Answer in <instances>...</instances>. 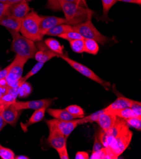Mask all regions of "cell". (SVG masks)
<instances>
[{"mask_svg":"<svg viewBox=\"0 0 141 159\" xmlns=\"http://www.w3.org/2000/svg\"><path fill=\"white\" fill-rule=\"evenodd\" d=\"M132 136L133 133L127 124L113 138L110 144L106 148L111 152L115 159L118 158L126 150L130 143Z\"/></svg>","mask_w":141,"mask_h":159,"instance_id":"4","label":"cell"},{"mask_svg":"<svg viewBox=\"0 0 141 159\" xmlns=\"http://www.w3.org/2000/svg\"><path fill=\"white\" fill-rule=\"evenodd\" d=\"M50 134L48 136V143L50 145L56 150L67 145V138L62 133L54 127H48Z\"/></svg>","mask_w":141,"mask_h":159,"instance_id":"10","label":"cell"},{"mask_svg":"<svg viewBox=\"0 0 141 159\" xmlns=\"http://www.w3.org/2000/svg\"><path fill=\"white\" fill-rule=\"evenodd\" d=\"M22 112V110H18L12 103L5 108L0 114L2 115L4 120L10 125L15 126Z\"/></svg>","mask_w":141,"mask_h":159,"instance_id":"14","label":"cell"},{"mask_svg":"<svg viewBox=\"0 0 141 159\" xmlns=\"http://www.w3.org/2000/svg\"><path fill=\"white\" fill-rule=\"evenodd\" d=\"M53 100L54 99H42L28 102H18L16 100L13 104L18 110L32 109L36 110L43 107L48 108L52 104Z\"/></svg>","mask_w":141,"mask_h":159,"instance_id":"9","label":"cell"},{"mask_svg":"<svg viewBox=\"0 0 141 159\" xmlns=\"http://www.w3.org/2000/svg\"><path fill=\"white\" fill-rule=\"evenodd\" d=\"M131 99L125 98L124 97H120L111 103L109 106L104 108L106 111L109 112H114V111L123 109L125 108H129L131 103Z\"/></svg>","mask_w":141,"mask_h":159,"instance_id":"17","label":"cell"},{"mask_svg":"<svg viewBox=\"0 0 141 159\" xmlns=\"http://www.w3.org/2000/svg\"><path fill=\"white\" fill-rule=\"evenodd\" d=\"M44 44L47 46V48L51 51L61 55H64V46L61 45L56 39L53 38H48L45 40Z\"/></svg>","mask_w":141,"mask_h":159,"instance_id":"20","label":"cell"},{"mask_svg":"<svg viewBox=\"0 0 141 159\" xmlns=\"http://www.w3.org/2000/svg\"><path fill=\"white\" fill-rule=\"evenodd\" d=\"M7 122L4 120L3 119L2 115L0 114V132L2 131V130L5 128V126L7 125Z\"/></svg>","mask_w":141,"mask_h":159,"instance_id":"45","label":"cell"},{"mask_svg":"<svg viewBox=\"0 0 141 159\" xmlns=\"http://www.w3.org/2000/svg\"><path fill=\"white\" fill-rule=\"evenodd\" d=\"M58 37L61 38L62 39L68 40L69 41H73V40H76V39H84L79 33H77V31H75V30L70 31V32H68V33H66L65 34H61Z\"/></svg>","mask_w":141,"mask_h":159,"instance_id":"31","label":"cell"},{"mask_svg":"<svg viewBox=\"0 0 141 159\" xmlns=\"http://www.w3.org/2000/svg\"><path fill=\"white\" fill-rule=\"evenodd\" d=\"M31 11L27 2H21L10 5L7 10L6 15H11L18 19H22Z\"/></svg>","mask_w":141,"mask_h":159,"instance_id":"12","label":"cell"},{"mask_svg":"<svg viewBox=\"0 0 141 159\" xmlns=\"http://www.w3.org/2000/svg\"><path fill=\"white\" fill-rule=\"evenodd\" d=\"M61 10L64 11L67 24L76 25L85 22L93 11L89 8H86L77 4L59 0Z\"/></svg>","mask_w":141,"mask_h":159,"instance_id":"1","label":"cell"},{"mask_svg":"<svg viewBox=\"0 0 141 159\" xmlns=\"http://www.w3.org/2000/svg\"><path fill=\"white\" fill-rule=\"evenodd\" d=\"M114 114L116 116L120 117L124 120H127L129 118L137 116L130 108H125L123 109L118 110L114 111V112H111Z\"/></svg>","mask_w":141,"mask_h":159,"instance_id":"26","label":"cell"},{"mask_svg":"<svg viewBox=\"0 0 141 159\" xmlns=\"http://www.w3.org/2000/svg\"><path fill=\"white\" fill-rule=\"evenodd\" d=\"M56 151L58 153V155L61 159H69V156H68V152H67V145L64 146L62 148L57 150Z\"/></svg>","mask_w":141,"mask_h":159,"instance_id":"38","label":"cell"},{"mask_svg":"<svg viewBox=\"0 0 141 159\" xmlns=\"http://www.w3.org/2000/svg\"><path fill=\"white\" fill-rule=\"evenodd\" d=\"M69 42L73 52L77 53H82L84 52V39L73 40Z\"/></svg>","mask_w":141,"mask_h":159,"instance_id":"27","label":"cell"},{"mask_svg":"<svg viewBox=\"0 0 141 159\" xmlns=\"http://www.w3.org/2000/svg\"><path fill=\"white\" fill-rule=\"evenodd\" d=\"M103 4V20H107L109 11L118 2L117 0H101Z\"/></svg>","mask_w":141,"mask_h":159,"instance_id":"29","label":"cell"},{"mask_svg":"<svg viewBox=\"0 0 141 159\" xmlns=\"http://www.w3.org/2000/svg\"><path fill=\"white\" fill-rule=\"evenodd\" d=\"M118 2H122L125 3H135L139 5H141V0H117Z\"/></svg>","mask_w":141,"mask_h":159,"instance_id":"44","label":"cell"},{"mask_svg":"<svg viewBox=\"0 0 141 159\" xmlns=\"http://www.w3.org/2000/svg\"><path fill=\"white\" fill-rule=\"evenodd\" d=\"M10 86L7 83L5 78L0 80V100L9 91Z\"/></svg>","mask_w":141,"mask_h":159,"instance_id":"35","label":"cell"},{"mask_svg":"<svg viewBox=\"0 0 141 159\" xmlns=\"http://www.w3.org/2000/svg\"><path fill=\"white\" fill-rule=\"evenodd\" d=\"M15 157V153L11 149L0 144V157L2 159H14Z\"/></svg>","mask_w":141,"mask_h":159,"instance_id":"33","label":"cell"},{"mask_svg":"<svg viewBox=\"0 0 141 159\" xmlns=\"http://www.w3.org/2000/svg\"><path fill=\"white\" fill-rule=\"evenodd\" d=\"M10 64L0 71V80L6 77V76L7 75V74L8 72V70L10 69Z\"/></svg>","mask_w":141,"mask_h":159,"instance_id":"43","label":"cell"},{"mask_svg":"<svg viewBox=\"0 0 141 159\" xmlns=\"http://www.w3.org/2000/svg\"><path fill=\"white\" fill-rule=\"evenodd\" d=\"M44 63L42 62H37L36 64L33 67V68L31 69L24 77H22L18 83V88H20L24 83H25L27 79L30 77H33L35 74H36L43 67Z\"/></svg>","mask_w":141,"mask_h":159,"instance_id":"23","label":"cell"},{"mask_svg":"<svg viewBox=\"0 0 141 159\" xmlns=\"http://www.w3.org/2000/svg\"><path fill=\"white\" fill-rule=\"evenodd\" d=\"M29 157L25 155H18L15 157V159H29Z\"/></svg>","mask_w":141,"mask_h":159,"instance_id":"46","label":"cell"},{"mask_svg":"<svg viewBox=\"0 0 141 159\" xmlns=\"http://www.w3.org/2000/svg\"><path fill=\"white\" fill-rule=\"evenodd\" d=\"M67 24L65 19L55 17V16H41V21L39 24L41 33L42 35H46V33L52 27L62 24Z\"/></svg>","mask_w":141,"mask_h":159,"instance_id":"11","label":"cell"},{"mask_svg":"<svg viewBox=\"0 0 141 159\" xmlns=\"http://www.w3.org/2000/svg\"><path fill=\"white\" fill-rule=\"evenodd\" d=\"M22 20L11 15H5L0 19V25L7 28L8 31L20 32Z\"/></svg>","mask_w":141,"mask_h":159,"instance_id":"15","label":"cell"},{"mask_svg":"<svg viewBox=\"0 0 141 159\" xmlns=\"http://www.w3.org/2000/svg\"><path fill=\"white\" fill-rule=\"evenodd\" d=\"M46 7L48 8H50L54 11L61 10L59 0H48Z\"/></svg>","mask_w":141,"mask_h":159,"instance_id":"37","label":"cell"},{"mask_svg":"<svg viewBox=\"0 0 141 159\" xmlns=\"http://www.w3.org/2000/svg\"><path fill=\"white\" fill-rule=\"evenodd\" d=\"M0 2L4 3H6V4H8V5H11L12 0H0Z\"/></svg>","mask_w":141,"mask_h":159,"instance_id":"47","label":"cell"},{"mask_svg":"<svg viewBox=\"0 0 141 159\" xmlns=\"http://www.w3.org/2000/svg\"><path fill=\"white\" fill-rule=\"evenodd\" d=\"M41 45H42V47H41V46L39 47L40 50H42L43 51V55H42V58L41 62L45 63L46 62L48 61L49 60H50L51 59H52L55 57H60L61 55L55 53L49 49H47L46 48L44 47V45L42 44H41Z\"/></svg>","mask_w":141,"mask_h":159,"instance_id":"28","label":"cell"},{"mask_svg":"<svg viewBox=\"0 0 141 159\" xmlns=\"http://www.w3.org/2000/svg\"><path fill=\"white\" fill-rule=\"evenodd\" d=\"M99 50V44L96 41L90 39H84V52L96 55L98 53Z\"/></svg>","mask_w":141,"mask_h":159,"instance_id":"22","label":"cell"},{"mask_svg":"<svg viewBox=\"0 0 141 159\" xmlns=\"http://www.w3.org/2000/svg\"><path fill=\"white\" fill-rule=\"evenodd\" d=\"M60 57L63 60H64L68 64H69L75 70L79 72L80 74L84 75L85 77L91 79V80L102 85L106 90H108L109 88L111 87L110 83L103 80V79L100 78L97 74H96L92 70H90L89 68H88L86 66L81 64V63H79L70 58L68 56L65 55H61Z\"/></svg>","mask_w":141,"mask_h":159,"instance_id":"7","label":"cell"},{"mask_svg":"<svg viewBox=\"0 0 141 159\" xmlns=\"http://www.w3.org/2000/svg\"><path fill=\"white\" fill-rule=\"evenodd\" d=\"M31 92H32V86L25 82L19 88V97L20 98L27 97Z\"/></svg>","mask_w":141,"mask_h":159,"instance_id":"32","label":"cell"},{"mask_svg":"<svg viewBox=\"0 0 141 159\" xmlns=\"http://www.w3.org/2000/svg\"><path fill=\"white\" fill-rule=\"evenodd\" d=\"M48 112L51 117L55 119L63 120H70L75 119V118L72 116L68 111L65 109H56V108H47Z\"/></svg>","mask_w":141,"mask_h":159,"instance_id":"18","label":"cell"},{"mask_svg":"<svg viewBox=\"0 0 141 159\" xmlns=\"http://www.w3.org/2000/svg\"><path fill=\"white\" fill-rule=\"evenodd\" d=\"M103 148H104V146L103 145V144L101 143V141L98 139V136L96 135V136L95 138V142H94V145H93V148H92V153L96 152L101 150Z\"/></svg>","mask_w":141,"mask_h":159,"instance_id":"39","label":"cell"},{"mask_svg":"<svg viewBox=\"0 0 141 159\" xmlns=\"http://www.w3.org/2000/svg\"><path fill=\"white\" fill-rule=\"evenodd\" d=\"M89 158L91 159H115L114 157L112 155L111 152L106 148L104 147L101 150L92 153Z\"/></svg>","mask_w":141,"mask_h":159,"instance_id":"24","label":"cell"},{"mask_svg":"<svg viewBox=\"0 0 141 159\" xmlns=\"http://www.w3.org/2000/svg\"><path fill=\"white\" fill-rule=\"evenodd\" d=\"M68 112L75 119H81L84 117L85 112L82 107L77 105H69L65 108Z\"/></svg>","mask_w":141,"mask_h":159,"instance_id":"25","label":"cell"},{"mask_svg":"<svg viewBox=\"0 0 141 159\" xmlns=\"http://www.w3.org/2000/svg\"><path fill=\"white\" fill-rule=\"evenodd\" d=\"M117 119V116L114 114L103 109V112L99 115L96 122L99 125L101 129L107 131L113 126Z\"/></svg>","mask_w":141,"mask_h":159,"instance_id":"13","label":"cell"},{"mask_svg":"<svg viewBox=\"0 0 141 159\" xmlns=\"http://www.w3.org/2000/svg\"><path fill=\"white\" fill-rule=\"evenodd\" d=\"M27 59L22 58L17 55L10 63V67L5 77L8 85L12 88H18V83L22 77L24 67L27 61Z\"/></svg>","mask_w":141,"mask_h":159,"instance_id":"6","label":"cell"},{"mask_svg":"<svg viewBox=\"0 0 141 159\" xmlns=\"http://www.w3.org/2000/svg\"><path fill=\"white\" fill-rule=\"evenodd\" d=\"M127 124L135 128V129L140 131L141 130V117L135 116L125 120Z\"/></svg>","mask_w":141,"mask_h":159,"instance_id":"34","label":"cell"},{"mask_svg":"<svg viewBox=\"0 0 141 159\" xmlns=\"http://www.w3.org/2000/svg\"><path fill=\"white\" fill-rule=\"evenodd\" d=\"M64 1L70 2V3H75V4H77V5H81L82 7L88 8L86 0H64Z\"/></svg>","mask_w":141,"mask_h":159,"instance_id":"42","label":"cell"},{"mask_svg":"<svg viewBox=\"0 0 141 159\" xmlns=\"http://www.w3.org/2000/svg\"><path fill=\"white\" fill-rule=\"evenodd\" d=\"M19 88L11 87L9 91L0 100V112L13 103L19 97Z\"/></svg>","mask_w":141,"mask_h":159,"instance_id":"16","label":"cell"},{"mask_svg":"<svg viewBox=\"0 0 141 159\" xmlns=\"http://www.w3.org/2000/svg\"><path fill=\"white\" fill-rule=\"evenodd\" d=\"M103 112V110H99L96 112L93 113L87 117H84L82 118H81L79 119V125L83 124H86V123H92L94 122H96V120L98 119V117L99 115Z\"/></svg>","mask_w":141,"mask_h":159,"instance_id":"30","label":"cell"},{"mask_svg":"<svg viewBox=\"0 0 141 159\" xmlns=\"http://www.w3.org/2000/svg\"><path fill=\"white\" fill-rule=\"evenodd\" d=\"M92 15H90L85 22L74 25V30L79 33L84 39H93L98 43L104 45L108 41V38L103 35L92 24Z\"/></svg>","mask_w":141,"mask_h":159,"instance_id":"5","label":"cell"},{"mask_svg":"<svg viewBox=\"0 0 141 159\" xmlns=\"http://www.w3.org/2000/svg\"><path fill=\"white\" fill-rule=\"evenodd\" d=\"M137 116L141 117V103L132 100L130 107Z\"/></svg>","mask_w":141,"mask_h":159,"instance_id":"36","label":"cell"},{"mask_svg":"<svg viewBox=\"0 0 141 159\" xmlns=\"http://www.w3.org/2000/svg\"><path fill=\"white\" fill-rule=\"evenodd\" d=\"M31 1H33V0H29V2H31Z\"/></svg>","mask_w":141,"mask_h":159,"instance_id":"49","label":"cell"},{"mask_svg":"<svg viewBox=\"0 0 141 159\" xmlns=\"http://www.w3.org/2000/svg\"><path fill=\"white\" fill-rule=\"evenodd\" d=\"M75 159H89V155L87 152H84V151L78 152L75 155Z\"/></svg>","mask_w":141,"mask_h":159,"instance_id":"41","label":"cell"},{"mask_svg":"<svg viewBox=\"0 0 141 159\" xmlns=\"http://www.w3.org/2000/svg\"><path fill=\"white\" fill-rule=\"evenodd\" d=\"M46 109L47 108L43 107V108L36 110L35 112L33 113V114L30 117L27 124H25L24 125V128H27V127H29L30 125H33L34 124H36L41 121L44 117Z\"/></svg>","mask_w":141,"mask_h":159,"instance_id":"21","label":"cell"},{"mask_svg":"<svg viewBox=\"0 0 141 159\" xmlns=\"http://www.w3.org/2000/svg\"><path fill=\"white\" fill-rule=\"evenodd\" d=\"M40 21L41 15L36 11H30L22 20L20 33L34 42L41 41L44 36L41 33Z\"/></svg>","mask_w":141,"mask_h":159,"instance_id":"3","label":"cell"},{"mask_svg":"<svg viewBox=\"0 0 141 159\" xmlns=\"http://www.w3.org/2000/svg\"><path fill=\"white\" fill-rule=\"evenodd\" d=\"M19 2H28L29 0H19Z\"/></svg>","mask_w":141,"mask_h":159,"instance_id":"48","label":"cell"},{"mask_svg":"<svg viewBox=\"0 0 141 159\" xmlns=\"http://www.w3.org/2000/svg\"><path fill=\"white\" fill-rule=\"evenodd\" d=\"M73 30H74L73 25L67 24H62L57 25L50 29L48 32H47L46 35L58 37L61 34H65L66 33H68V32Z\"/></svg>","mask_w":141,"mask_h":159,"instance_id":"19","label":"cell"},{"mask_svg":"<svg viewBox=\"0 0 141 159\" xmlns=\"http://www.w3.org/2000/svg\"><path fill=\"white\" fill-rule=\"evenodd\" d=\"M12 36L11 49L15 54L29 60L33 58L37 48L34 42L19 33V32L9 31Z\"/></svg>","mask_w":141,"mask_h":159,"instance_id":"2","label":"cell"},{"mask_svg":"<svg viewBox=\"0 0 141 159\" xmlns=\"http://www.w3.org/2000/svg\"><path fill=\"white\" fill-rule=\"evenodd\" d=\"M10 5L0 2V19L6 15L7 10Z\"/></svg>","mask_w":141,"mask_h":159,"instance_id":"40","label":"cell"},{"mask_svg":"<svg viewBox=\"0 0 141 159\" xmlns=\"http://www.w3.org/2000/svg\"><path fill=\"white\" fill-rule=\"evenodd\" d=\"M79 119H75L70 120H63L54 119L47 120L46 123L48 127H54L58 129L67 139L73 131L79 125Z\"/></svg>","mask_w":141,"mask_h":159,"instance_id":"8","label":"cell"}]
</instances>
